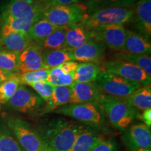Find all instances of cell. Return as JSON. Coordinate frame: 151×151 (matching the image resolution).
<instances>
[{
	"mask_svg": "<svg viewBox=\"0 0 151 151\" xmlns=\"http://www.w3.org/2000/svg\"><path fill=\"white\" fill-rule=\"evenodd\" d=\"M69 104L88 102H97L101 95L99 88L95 83H73Z\"/></svg>",
	"mask_w": 151,
	"mask_h": 151,
	"instance_id": "obj_14",
	"label": "cell"
},
{
	"mask_svg": "<svg viewBox=\"0 0 151 151\" xmlns=\"http://www.w3.org/2000/svg\"><path fill=\"white\" fill-rule=\"evenodd\" d=\"M95 84L108 95L123 98L132 94L138 88L142 87L137 83L128 81L118 75L101 71L96 78Z\"/></svg>",
	"mask_w": 151,
	"mask_h": 151,
	"instance_id": "obj_7",
	"label": "cell"
},
{
	"mask_svg": "<svg viewBox=\"0 0 151 151\" xmlns=\"http://www.w3.org/2000/svg\"><path fill=\"white\" fill-rule=\"evenodd\" d=\"M101 72V67L95 62L79 63L73 73V81L74 83H94Z\"/></svg>",
	"mask_w": 151,
	"mask_h": 151,
	"instance_id": "obj_22",
	"label": "cell"
},
{
	"mask_svg": "<svg viewBox=\"0 0 151 151\" xmlns=\"http://www.w3.org/2000/svg\"><path fill=\"white\" fill-rule=\"evenodd\" d=\"M151 44L146 37L131 30L126 29L123 53L129 55H150Z\"/></svg>",
	"mask_w": 151,
	"mask_h": 151,
	"instance_id": "obj_17",
	"label": "cell"
},
{
	"mask_svg": "<svg viewBox=\"0 0 151 151\" xmlns=\"http://www.w3.org/2000/svg\"><path fill=\"white\" fill-rule=\"evenodd\" d=\"M46 6L39 0H10L4 7L1 16L35 22L42 18Z\"/></svg>",
	"mask_w": 151,
	"mask_h": 151,
	"instance_id": "obj_8",
	"label": "cell"
},
{
	"mask_svg": "<svg viewBox=\"0 0 151 151\" xmlns=\"http://www.w3.org/2000/svg\"><path fill=\"white\" fill-rule=\"evenodd\" d=\"M121 140L130 151L150 148V127L143 123L132 125L124 130L121 136Z\"/></svg>",
	"mask_w": 151,
	"mask_h": 151,
	"instance_id": "obj_11",
	"label": "cell"
},
{
	"mask_svg": "<svg viewBox=\"0 0 151 151\" xmlns=\"http://www.w3.org/2000/svg\"><path fill=\"white\" fill-rule=\"evenodd\" d=\"M141 120H143L144 124L148 127H150L151 125V109H147L143 111V113L141 116Z\"/></svg>",
	"mask_w": 151,
	"mask_h": 151,
	"instance_id": "obj_40",
	"label": "cell"
},
{
	"mask_svg": "<svg viewBox=\"0 0 151 151\" xmlns=\"http://www.w3.org/2000/svg\"><path fill=\"white\" fill-rule=\"evenodd\" d=\"M105 46L92 38L85 44L71 51L73 60L81 62H94L102 58Z\"/></svg>",
	"mask_w": 151,
	"mask_h": 151,
	"instance_id": "obj_15",
	"label": "cell"
},
{
	"mask_svg": "<svg viewBox=\"0 0 151 151\" xmlns=\"http://www.w3.org/2000/svg\"><path fill=\"white\" fill-rule=\"evenodd\" d=\"M71 87H55L51 97L46 101V111H54L56 109L68 104L71 99Z\"/></svg>",
	"mask_w": 151,
	"mask_h": 151,
	"instance_id": "obj_25",
	"label": "cell"
},
{
	"mask_svg": "<svg viewBox=\"0 0 151 151\" xmlns=\"http://www.w3.org/2000/svg\"><path fill=\"white\" fill-rule=\"evenodd\" d=\"M102 139L95 131L84 127L77 136L69 151H90Z\"/></svg>",
	"mask_w": 151,
	"mask_h": 151,
	"instance_id": "obj_21",
	"label": "cell"
},
{
	"mask_svg": "<svg viewBox=\"0 0 151 151\" xmlns=\"http://www.w3.org/2000/svg\"><path fill=\"white\" fill-rule=\"evenodd\" d=\"M62 116L70 117L92 127H99L104 122V113L98 102H88L63 106L54 111Z\"/></svg>",
	"mask_w": 151,
	"mask_h": 151,
	"instance_id": "obj_5",
	"label": "cell"
},
{
	"mask_svg": "<svg viewBox=\"0 0 151 151\" xmlns=\"http://www.w3.org/2000/svg\"><path fill=\"white\" fill-rule=\"evenodd\" d=\"M73 73H65L59 67H55L50 69L46 81L54 87H70L74 83Z\"/></svg>",
	"mask_w": 151,
	"mask_h": 151,
	"instance_id": "obj_28",
	"label": "cell"
},
{
	"mask_svg": "<svg viewBox=\"0 0 151 151\" xmlns=\"http://www.w3.org/2000/svg\"><path fill=\"white\" fill-rule=\"evenodd\" d=\"M104 70L118 75L128 81L137 83L142 86H150L151 76L138 66L123 60H112L104 64Z\"/></svg>",
	"mask_w": 151,
	"mask_h": 151,
	"instance_id": "obj_9",
	"label": "cell"
},
{
	"mask_svg": "<svg viewBox=\"0 0 151 151\" xmlns=\"http://www.w3.org/2000/svg\"><path fill=\"white\" fill-rule=\"evenodd\" d=\"M0 151H24L8 130L0 129Z\"/></svg>",
	"mask_w": 151,
	"mask_h": 151,
	"instance_id": "obj_32",
	"label": "cell"
},
{
	"mask_svg": "<svg viewBox=\"0 0 151 151\" xmlns=\"http://www.w3.org/2000/svg\"><path fill=\"white\" fill-rule=\"evenodd\" d=\"M62 27H63L55 25L46 19L41 18L34 22L28 35L32 41H35V43H37L45 39L55 31Z\"/></svg>",
	"mask_w": 151,
	"mask_h": 151,
	"instance_id": "obj_24",
	"label": "cell"
},
{
	"mask_svg": "<svg viewBox=\"0 0 151 151\" xmlns=\"http://www.w3.org/2000/svg\"><path fill=\"white\" fill-rule=\"evenodd\" d=\"M138 151H151V149L150 148H143V149H141V150H139Z\"/></svg>",
	"mask_w": 151,
	"mask_h": 151,
	"instance_id": "obj_42",
	"label": "cell"
},
{
	"mask_svg": "<svg viewBox=\"0 0 151 151\" xmlns=\"http://www.w3.org/2000/svg\"><path fill=\"white\" fill-rule=\"evenodd\" d=\"M134 18V11L127 7H106L94 11L88 15L81 22L87 29L91 30L95 28L111 24H122L128 23Z\"/></svg>",
	"mask_w": 151,
	"mask_h": 151,
	"instance_id": "obj_3",
	"label": "cell"
},
{
	"mask_svg": "<svg viewBox=\"0 0 151 151\" xmlns=\"http://www.w3.org/2000/svg\"><path fill=\"white\" fill-rule=\"evenodd\" d=\"M92 38L91 31L81 23L67 26L64 48L72 51L83 46Z\"/></svg>",
	"mask_w": 151,
	"mask_h": 151,
	"instance_id": "obj_19",
	"label": "cell"
},
{
	"mask_svg": "<svg viewBox=\"0 0 151 151\" xmlns=\"http://www.w3.org/2000/svg\"><path fill=\"white\" fill-rule=\"evenodd\" d=\"M67 29V26L60 28L52 32L45 39L36 43L39 46L42 51L64 48Z\"/></svg>",
	"mask_w": 151,
	"mask_h": 151,
	"instance_id": "obj_27",
	"label": "cell"
},
{
	"mask_svg": "<svg viewBox=\"0 0 151 151\" xmlns=\"http://www.w3.org/2000/svg\"><path fill=\"white\" fill-rule=\"evenodd\" d=\"M80 0H44L43 3L46 6L50 5H70L78 4Z\"/></svg>",
	"mask_w": 151,
	"mask_h": 151,
	"instance_id": "obj_38",
	"label": "cell"
},
{
	"mask_svg": "<svg viewBox=\"0 0 151 151\" xmlns=\"http://www.w3.org/2000/svg\"><path fill=\"white\" fill-rule=\"evenodd\" d=\"M8 127L24 151H46L42 139L27 122L19 118L8 120Z\"/></svg>",
	"mask_w": 151,
	"mask_h": 151,
	"instance_id": "obj_6",
	"label": "cell"
},
{
	"mask_svg": "<svg viewBox=\"0 0 151 151\" xmlns=\"http://www.w3.org/2000/svg\"><path fill=\"white\" fill-rule=\"evenodd\" d=\"M120 57L124 61L137 65L151 76V58L150 55H129L123 53Z\"/></svg>",
	"mask_w": 151,
	"mask_h": 151,
	"instance_id": "obj_31",
	"label": "cell"
},
{
	"mask_svg": "<svg viewBox=\"0 0 151 151\" xmlns=\"http://www.w3.org/2000/svg\"><path fill=\"white\" fill-rule=\"evenodd\" d=\"M39 1H41V2H43V1H44V0H39ZM43 4H44V3H43Z\"/></svg>",
	"mask_w": 151,
	"mask_h": 151,
	"instance_id": "obj_43",
	"label": "cell"
},
{
	"mask_svg": "<svg viewBox=\"0 0 151 151\" xmlns=\"http://www.w3.org/2000/svg\"><path fill=\"white\" fill-rule=\"evenodd\" d=\"M87 7L79 4L70 5L46 6L42 13V18L58 27H67L79 23L88 14Z\"/></svg>",
	"mask_w": 151,
	"mask_h": 151,
	"instance_id": "obj_4",
	"label": "cell"
},
{
	"mask_svg": "<svg viewBox=\"0 0 151 151\" xmlns=\"http://www.w3.org/2000/svg\"><path fill=\"white\" fill-rule=\"evenodd\" d=\"M123 101L137 110L144 111L151 107V89L150 86H142L127 97Z\"/></svg>",
	"mask_w": 151,
	"mask_h": 151,
	"instance_id": "obj_20",
	"label": "cell"
},
{
	"mask_svg": "<svg viewBox=\"0 0 151 151\" xmlns=\"http://www.w3.org/2000/svg\"><path fill=\"white\" fill-rule=\"evenodd\" d=\"M98 104L112 126L120 132L129 127L138 116V111L121 98L101 94Z\"/></svg>",
	"mask_w": 151,
	"mask_h": 151,
	"instance_id": "obj_2",
	"label": "cell"
},
{
	"mask_svg": "<svg viewBox=\"0 0 151 151\" xmlns=\"http://www.w3.org/2000/svg\"><path fill=\"white\" fill-rule=\"evenodd\" d=\"M83 126L71 120L58 119L50 122L39 134L46 150L69 151Z\"/></svg>",
	"mask_w": 151,
	"mask_h": 151,
	"instance_id": "obj_1",
	"label": "cell"
},
{
	"mask_svg": "<svg viewBox=\"0 0 151 151\" xmlns=\"http://www.w3.org/2000/svg\"><path fill=\"white\" fill-rule=\"evenodd\" d=\"M134 18L140 34L149 39L151 35V0H139L136 3Z\"/></svg>",
	"mask_w": 151,
	"mask_h": 151,
	"instance_id": "obj_18",
	"label": "cell"
},
{
	"mask_svg": "<svg viewBox=\"0 0 151 151\" xmlns=\"http://www.w3.org/2000/svg\"><path fill=\"white\" fill-rule=\"evenodd\" d=\"M93 39L116 51H122L126 29L122 24H111L90 30Z\"/></svg>",
	"mask_w": 151,
	"mask_h": 151,
	"instance_id": "obj_10",
	"label": "cell"
},
{
	"mask_svg": "<svg viewBox=\"0 0 151 151\" xmlns=\"http://www.w3.org/2000/svg\"><path fill=\"white\" fill-rule=\"evenodd\" d=\"M136 0H106L101 9L112 6L126 7V6L131 4Z\"/></svg>",
	"mask_w": 151,
	"mask_h": 151,
	"instance_id": "obj_36",
	"label": "cell"
},
{
	"mask_svg": "<svg viewBox=\"0 0 151 151\" xmlns=\"http://www.w3.org/2000/svg\"><path fill=\"white\" fill-rule=\"evenodd\" d=\"M19 74L0 84V104H6L20 86Z\"/></svg>",
	"mask_w": 151,
	"mask_h": 151,
	"instance_id": "obj_29",
	"label": "cell"
},
{
	"mask_svg": "<svg viewBox=\"0 0 151 151\" xmlns=\"http://www.w3.org/2000/svg\"><path fill=\"white\" fill-rule=\"evenodd\" d=\"M6 104L10 108L18 112L27 113L41 107L43 100L29 89L20 86Z\"/></svg>",
	"mask_w": 151,
	"mask_h": 151,
	"instance_id": "obj_12",
	"label": "cell"
},
{
	"mask_svg": "<svg viewBox=\"0 0 151 151\" xmlns=\"http://www.w3.org/2000/svg\"><path fill=\"white\" fill-rule=\"evenodd\" d=\"M32 43L28 35L9 32H0V50L19 54Z\"/></svg>",
	"mask_w": 151,
	"mask_h": 151,
	"instance_id": "obj_16",
	"label": "cell"
},
{
	"mask_svg": "<svg viewBox=\"0 0 151 151\" xmlns=\"http://www.w3.org/2000/svg\"><path fill=\"white\" fill-rule=\"evenodd\" d=\"M18 54L16 52L0 50V69L18 73Z\"/></svg>",
	"mask_w": 151,
	"mask_h": 151,
	"instance_id": "obj_30",
	"label": "cell"
},
{
	"mask_svg": "<svg viewBox=\"0 0 151 151\" xmlns=\"http://www.w3.org/2000/svg\"><path fill=\"white\" fill-rule=\"evenodd\" d=\"M0 32H15L29 35V30L34 22L29 20H20L9 16H0Z\"/></svg>",
	"mask_w": 151,
	"mask_h": 151,
	"instance_id": "obj_26",
	"label": "cell"
},
{
	"mask_svg": "<svg viewBox=\"0 0 151 151\" xmlns=\"http://www.w3.org/2000/svg\"><path fill=\"white\" fill-rule=\"evenodd\" d=\"M106 0H90L87 6V9L90 11H94L101 9Z\"/></svg>",
	"mask_w": 151,
	"mask_h": 151,
	"instance_id": "obj_39",
	"label": "cell"
},
{
	"mask_svg": "<svg viewBox=\"0 0 151 151\" xmlns=\"http://www.w3.org/2000/svg\"><path fill=\"white\" fill-rule=\"evenodd\" d=\"M78 62L74 61L66 62L59 66L61 70L65 73H73L78 66Z\"/></svg>",
	"mask_w": 151,
	"mask_h": 151,
	"instance_id": "obj_37",
	"label": "cell"
},
{
	"mask_svg": "<svg viewBox=\"0 0 151 151\" xmlns=\"http://www.w3.org/2000/svg\"><path fill=\"white\" fill-rule=\"evenodd\" d=\"M90 151H118V145L113 140H101Z\"/></svg>",
	"mask_w": 151,
	"mask_h": 151,
	"instance_id": "obj_35",
	"label": "cell"
},
{
	"mask_svg": "<svg viewBox=\"0 0 151 151\" xmlns=\"http://www.w3.org/2000/svg\"><path fill=\"white\" fill-rule=\"evenodd\" d=\"M17 74H18V73L9 72V71H5L0 69V84H1L3 82H4L5 81L12 78L13 76H16Z\"/></svg>",
	"mask_w": 151,
	"mask_h": 151,
	"instance_id": "obj_41",
	"label": "cell"
},
{
	"mask_svg": "<svg viewBox=\"0 0 151 151\" xmlns=\"http://www.w3.org/2000/svg\"><path fill=\"white\" fill-rule=\"evenodd\" d=\"M29 86L32 87L38 95L43 100V101H46V102L48 101V99L51 97L55 88L46 81L35 83L29 85Z\"/></svg>",
	"mask_w": 151,
	"mask_h": 151,
	"instance_id": "obj_34",
	"label": "cell"
},
{
	"mask_svg": "<svg viewBox=\"0 0 151 151\" xmlns=\"http://www.w3.org/2000/svg\"><path fill=\"white\" fill-rule=\"evenodd\" d=\"M46 151H50V150H46Z\"/></svg>",
	"mask_w": 151,
	"mask_h": 151,
	"instance_id": "obj_44",
	"label": "cell"
},
{
	"mask_svg": "<svg viewBox=\"0 0 151 151\" xmlns=\"http://www.w3.org/2000/svg\"><path fill=\"white\" fill-rule=\"evenodd\" d=\"M43 61L46 69L58 67L66 62L73 61L71 51L65 48L42 51Z\"/></svg>",
	"mask_w": 151,
	"mask_h": 151,
	"instance_id": "obj_23",
	"label": "cell"
},
{
	"mask_svg": "<svg viewBox=\"0 0 151 151\" xmlns=\"http://www.w3.org/2000/svg\"><path fill=\"white\" fill-rule=\"evenodd\" d=\"M19 74L46 69L43 61L42 50L37 43H32L18 54Z\"/></svg>",
	"mask_w": 151,
	"mask_h": 151,
	"instance_id": "obj_13",
	"label": "cell"
},
{
	"mask_svg": "<svg viewBox=\"0 0 151 151\" xmlns=\"http://www.w3.org/2000/svg\"><path fill=\"white\" fill-rule=\"evenodd\" d=\"M49 71L50 69H42L19 74L20 84L29 86L35 83L46 81Z\"/></svg>",
	"mask_w": 151,
	"mask_h": 151,
	"instance_id": "obj_33",
	"label": "cell"
}]
</instances>
